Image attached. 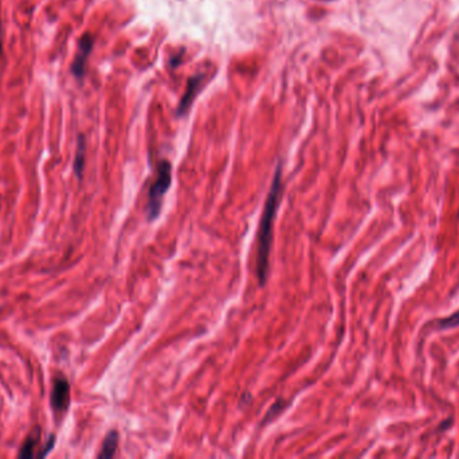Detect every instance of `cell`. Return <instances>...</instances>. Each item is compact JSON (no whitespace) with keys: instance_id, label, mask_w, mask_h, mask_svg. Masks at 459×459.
<instances>
[{"instance_id":"cell-9","label":"cell","mask_w":459,"mask_h":459,"mask_svg":"<svg viewBox=\"0 0 459 459\" xmlns=\"http://www.w3.org/2000/svg\"><path fill=\"white\" fill-rule=\"evenodd\" d=\"M459 326V310L457 313L446 317V318H442L438 321V327L441 330H447V329H454V327H458Z\"/></svg>"},{"instance_id":"cell-6","label":"cell","mask_w":459,"mask_h":459,"mask_svg":"<svg viewBox=\"0 0 459 459\" xmlns=\"http://www.w3.org/2000/svg\"><path fill=\"white\" fill-rule=\"evenodd\" d=\"M40 434H42L40 427H36L30 432V435L27 437V439L24 440V443L20 447L19 458H33V457H36V453L34 451L37 449L39 439H40Z\"/></svg>"},{"instance_id":"cell-3","label":"cell","mask_w":459,"mask_h":459,"mask_svg":"<svg viewBox=\"0 0 459 459\" xmlns=\"http://www.w3.org/2000/svg\"><path fill=\"white\" fill-rule=\"evenodd\" d=\"M70 404V386L65 376L58 375L54 377L52 391V408L56 415L65 414Z\"/></svg>"},{"instance_id":"cell-10","label":"cell","mask_w":459,"mask_h":459,"mask_svg":"<svg viewBox=\"0 0 459 459\" xmlns=\"http://www.w3.org/2000/svg\"><path fill=\"white\" fill-rule=\"evenodd\" d=\"M54 443H56V437L54 435H52L50 438H49V440H47V443H46V446L43 447V450H40L39 453L37 454L38 458H42V457H45L53 447H54Z\"/></svg>"},{"instance_id":"cell-11","label":"cell","mask_w":459,"mask_h":459,"mask_svg":"<svg viewBox=\"0 0 459 459\" xmlns=\"http://www.w3.org/2000/svg\"><path fill=\"white\" fill-rule=\"evenodd\" d=\"M3 56V30H1V17H0V59Z\"/></svg>"},{"instance_id":"cell-1","label":"cell","mask_w":459,"mask_h":459,"mask_svg":"<svg viewBox=\"0 0 459 459\" xmlns=\"http://www.w3.org/2000/svg\"><path fill=\"white\" fill-rule=\"evenodd\" d=\"M282 195V166H277L273 183L265 202L258 232L257 276L259 286H265L269 275V257L273 243V228Z\"/></svg>"},{"instance_id":"cell-4","label":"cell","mask_w":459,"mask_h":459,"mask_svg":"<svg viewBox=\"0 0 459 459\" xmlns=\"http://www.w3.org/2000/svg\"><path fill=\"white\" fill-rule=\"evenodd\" d=\"M93 47H94V37L89 33L84 34L78 42V52H77V56L74 58L73 65H72V73L75 78L81 80L82 77L85 76L86 62L92 53Z\"/></svg>"},{"instance_id":"cell-8","label":"cell","mask_w":459,"mask_h":459,"mask_svg":"<svg viewBox=\"0 0 459 459\" xmlns=\"http://www.w3.org/2000/svg\"><path fill=\"white\" fill-rule=\"evenodd\" d=\"M117 444H118V432L113 430L111 432H108V435L105 437L102 447H101V453L98 454V458H111L116 454Z\"/></svg>"},{"instance_id":"cell-2","label":"cell","mask_w":459,"mask_h":459,"mask_svg":"<svg viewBox=\"0 0 459 459\" xmlns=\"http://www.w3.org/2000/svg\"><path fill=\"white\" fill-rule=\"evenodd\" d=\"M171 182H172V166L168 160H162L157 165L156 178L148 194V221H153L159 217L163 206V198L171 186Z\"/></svg>"},{"instance_id":"cell-5","label":"cell","mask_w":459,"mask_h":459,"mask_svg":"<svg viewBox=\"0 0 459 459\" xmlns=\"http://www.w3.org/2000/svg\"><path fill=\"white\" fill-rule=\"evenodd\" d=\"M207 76L204 73H198L195 76L191 77L187 82V89L183 97L179 101V105L176 108V115L179 117L185 115L189 110V107L192 105V103L195 101V98L198 96V93L202 91L203 85L205 82Z\"/></svg>"},{"instance_id":"cell-7","label":"cell","mask_w":459,"mask_h":459,"mask_svg":"<svg viewBox=\"0 0 459 459\" xmlns=\"http://www.w3.org/2000/svg\"><path fill=\"white\" fill-rule=\"evenodd\" d=\"M85 151H86V142L82 135L78 136V144H77V153L74 158V172L78 176V179L82 178V172L85 167Z\"/></svg>"}]
</instances>
